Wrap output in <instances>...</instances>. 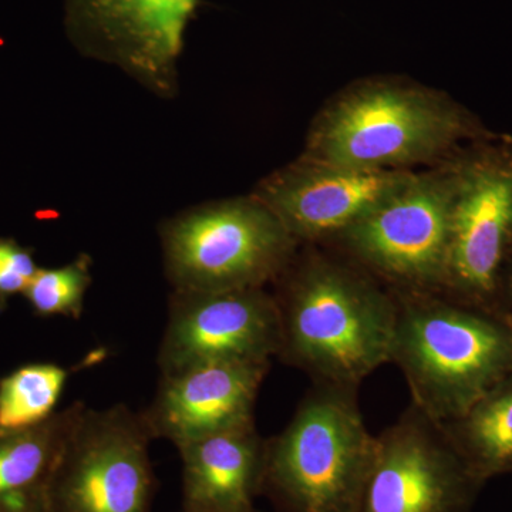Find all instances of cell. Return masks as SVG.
I'll return each instance as SVG.
<instances>
[{
  "instance_id": "3957f363",
  "label": "cell",
  "mask_w": 512,
  "mask_h": 512,
  "mask_svg": "<svg viewBox=\"0 0 512 512\" xmlns=\"http://www.w3.org/2000/svg\"><path fill=\"white\" fill-rule=\"evenodd\" d=\"M375 446L357 389L312 383L285 429L266 439L261 495L275 512H356Z\"/></svg>"
},
{
  "instance_id": "8992f818",
  "label": "cell",
  "mask_w": 512,
  "mask_h": 512,
  "mask_svg": "<svg viewBox=\"0 0 512 512\" xmlns=\"http://www.w3.org/2000/svg\"><path fill=\"white\" fill-rule=\"evenodd\" d=\"M456 184L457 168L413 174L379 207L329 241L390 292H441Z\"/></svg>"
},
{
  "instance_id": "ffe728a7",
  "label": "cell",
  "mask_w": 512,
  "mask_h": 512,
  "mask_svg": "<svg viewBox=\"0 0 512 512\" xmlns=\"http://www.w3.org/2000/svg\"><path fill=\"white\" fill-rule=\"evenodd\" d=\"M512 305V254L510 262H508L507 274H505L504 282V309L507 315L508 309Z\"/></svg>"
},
{
  "instance_id": "d6986e66",
  "label": "cell",
  "mask_w": 512,
  "mask_h": 512,
  "mask_svg": "<svg viewBox=\"0 0 512 512\" xmlns=\"http://www.w3.org/2000/svg\"><path fill=\"white\" fill-rule=\"evenodd\" d=\"M37 269L32 248L23 247L13 238H0V311L10 298L23 295Z\"/></svg>"
},
{
  "instance_id": "2e32d148",
  "label": "cell",
  "mask_w": 512,
  "mask_h": 512,
  "mask_svg": "<svg viewBox=\"0 0 512 512\" xmlns=\"http://www.w3.org/2000/svg\"><path fill=\"white\" fill-rule=\"evenodd\" d=\"M441 426L481 483L512 473V372L460 417Z\"/></svg>"
},
{
  "instance_id": "7c38bea8",
  "label": "cell",
  "mask_w": 512,
  "mask_h": 512,
  "mask_svg": "<svg viewBox=\"0 0 512 512\" xmlns=\"http://www.w3.org/2000/svg\"><path fill=\"white\" fill-rule=\"evenodd\" d=\"M198 0H66L70 33L92 53L168 89Z\"/></svg>"
},
{
  "instance_id": "5bb4252c",
  "label": "cell",
  "mask_w": 512,
  "mask_h": 512,
  "mask_svg": "<svg viewBox=\"0 0 512 512\" xmlns=\"http://www.w3.org/2000/svg\"><path fill=\"white\" fill-rule=\"evenodd\" d=\"M266 439L255 423L177 447L183 512H259Z\"/></svg>"
},
{
  "instance_id": "ba28073f",
  "label": "cell",
  "mask_w": 512,
  "mask_h": 512,
  "mask_svg": "<svg viewBox=\"0 0 512 512\" xmlns=\"http://www.w3.org/2000/svg\"><path fill=\"white\" fill-rule=\"evenodd\" d=\"M483 485L443 426L410 403L376 436L356 512H471Z\"/></svg>"
},
{
  "instance_id": "5b68a950",
  "label": "cell",
  "mask_w": 512,
  "mask_h": 512,
  "mask_svg": "<svg viewBox=\"0 0 512 512\" xmlns=\"http://www.w3.org/2000/svg\"><path fill=\"white\" fill-rule=\"evenodd\" d=\"M160 235L173 291L264 288L301 245L255 195L184 212L165 222Z\"/></svg>"
},
{
  "instance_id": "6da1fadb",
  "label": "cell",
  "mask_w": 512,
  "mask_h": 512,
  "mask_svg": "<svg viewBox=\"0 0 512 512\" xmlns=\"http://www.w3.org/2000/svg\"><path fill=\"white\" fill-rule=\"evenodd\" d=\"M274 284L282 363L350 389L390 363L396 298L362 268L309 249Z\"/></svg>"
},
{
  "instance_id": "277c9868",
  "label": "cell",
  "mask_w": 512,
  "mask_h": 512,
  "mask_svg": "<svg viewBox=\"0 0 512 512\" xmlns=\"http://www.w3.org/2000/svg\"><path fill=\"white\" fill-rule=\"evenodd\" d=\"M470 131L467 114L443 94L372 83L320 114L303 158L357 170H404L443 156Z\"/></svg>"
},
{
  "instance_id": "ac0fdd59",
  "label": "cell",
  "mask_w": 512,
  "mask_h": 512,
  "mask_svg": "<svg viewBox=\"0 0 512 512\" xmlns=\"http://www.w3.org/2000/svg\"><path fill=\"white\" fill-rule=\"evenodd\" d=\"M92 264V258L82 254L59 268L37 269L23 292L33 313L40 318H82L84 298L92 285Z\"/></svg>"
},
{
  "instance_id": "e0dca14e",
  "label": "cell",
  "mask_w": 512,
  "mask_h": 512,
  "mask_svg": "<svg viewBox=\"0 0 512 512\" xmlns=\"http://www.w3.org/2000/svg\"><path fill=\"white\" fill-rule=\"evenodd\" d=\"M104 352L90 353L79 366L28 363L0 379V433L29 429L56 413L57 403L76 370L99 363Z\"/></svg>"
},
{
  "instance_id": "4fadbf2b",
  "label": "cell",
  "mask_w": 512,
  "mask_h": 512,
  "mask_svg": "<svg viewBox=\"0 0 512 512\" xmlns=\"http://www.w3.org/2000/svg\"><path fill=\"white\" fill-rule=\"evenodd\" d=\"M271 362L211 363L160 376L153 402L143 410L154 440L175 447L255 423L259 390Z\"/></svg>"
},
{
  "instance_id": "7402d4cb",
  "label": "cell",
  "mask_w": 512,
  "mask_h": 512,
  "mask_svg": "<svg viewBox=\"0 0 512 512\" xmlns=\"http://www.w3.org/2000/svg\"><path fill=\"white\" fill-rule=\"evenodd\" d=\"M180 512H183V511H180ZM259 512H261V511H259Z\"/></svg>"
},
{
  "instance_id": "30bf717a",
  "label": "cell",
  "mask_w": 512,
  "mask_h": 512,
  "mask_svg": "<svg viewBox=\"0 0 512 512\" xmlns=\"http://www.w3.org/2000/svg\"><path fill=\"white\" fill-rule=\"evenodd\" d=\"M279 340L278 309L265 288L173 291L158 370L168 376L211 363L271 362Z\"/></svg>"
},
{
  "instance_id": "9a60e30c",
  "label": "cell",
  "mask_w": 512,
  "mask_h": 512,
  "mask_svg": "<svg viewBox=\"0 0 512 512\" xmlns=\"http://www.w3.org/2000/svg\"><path fill=\"white\" fill-rule=\"evenodd\" d=\"M84 407L74 402L37 426L0 433V512H43L57 458Z\"/></svg>"
},
{
  "instance_id": "9c48e42d",
  "label": "cell",
  "mask_w": 512,
  "mask_h": 512,
  "mask_svg": "<svg viewBox=\"0 0 512 512\" xmlns=\"http://www.w3.org/2000/svg\"><path fill=\"white\" fill-rule=\"evenodd\" d=\"M511 254L512 153L488 154L457 168L441 293L505 315Z\"/></svg>"
},
{
  "instance_id": "52a82bcc",
  "label": "cell",
  "mask_w": 512,
  "mask_h": 512,
  "mask_svg": "<svg viewBox=\"0 0 512 512\" xmlns=\"http://www.w3.org/2000/svg\"><path fill=\"white\" fill-rule=\"evenodd\" d=\"M141 412L126 404L84 407L47 485L43 512H153V441Z\"/></svg>"
},
{
  "instance_id": "44dd1931",
  "label": "cell",
  "mask_w": 512,
  "mask_h": 512,
  "mask_svg": "<svg viewBox=\"0 0 512 512\" xmlns=\"http://www.w3.org/2000/svg\"><path fill=\"white\" fill-rule=\"evenodd\" d=\"M507 318H508V320H510L511 325H512V305L510 306V309H508Z\"/></svg>"
},
{
  "instance_id": "8fae6325",
  "label": "cell",
  "mask_w": 512,
  "mask_h": 512,
  "mask_svg": "<svg viewBox=\"0 0 512 512\" xmlns=\"http://www.w3.org/2000/svg\"><path fill=\"white\" fill-rule=\"evenodd\" d=\"M412 177L407 170H357L302 158L254 195L299 244H318L355 225Z\"/></svg>"
},
{
  "instance_id": "7a4b0ae2",
  "label": "cell",
  "mask_w": 512,
  "mask_h": 512,
  "mask_svg": "<svg viewBox=\"0 0 512 512\" xmlns=\"http://www.w3.org/2000/svg\"><path fill=\"white\" fill-rule=\"evenodd\" d=\"M393 295L390 363L402 370L414 406L437 423L460 417L512 372L507 316L441 292Z\"/></svg>"
}]
</instances>
